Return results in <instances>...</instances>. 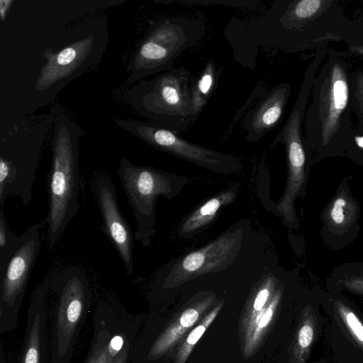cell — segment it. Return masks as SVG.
<instances>
[{"mask_svg":"<svg viewBox=\"0 0 363 363\" xmlns=\"http://www.w3.org/2000/svg\"><path fill=\"white\" fill-rule=\"evenodd\" d=\"M258 45L285 53L325 49L330 42L363 45V20L351 19L339 0H279L259 19L242 23Z\"/></svg>","mask_w":363,"mask_h":363,"instance_id":"obj_1","label":"cell"},{"mask_svg":"<svg viewBox=\"0 0 363 363\" xmlns=\"http://www.w3.org/2000/svg\"><path fill=\"white\" fill-rule=\"evenodd\" d=\"M311 88L304 128L313 163L345 157L353 128L350 96L351 67L343 52L328 49Z\"/></svg>","mask_w":363,"mask_h":363,"instance_id":"obj_2","label":"cell"},{"mask_svg":"<svg viewBox=\"0 0 363 363\" xmlns=\"http://www.w3.org/2000/svg\"><path fill=\"white\" fill-rule=\"evenodd\" d=\"M52 161L48 177V247L51 250L79 211V140L82 130L62 111L53 113Z\"/></svg>","mask_w":363,"mask_h":363,"instance_id":"obj_3","label":"cell"},{"mask_svg":"<svg viewBox=\"0 0 363 363\" xmlns=\"http://www.w3.org/2000/svg\"><path fill=\"white\" fill-rule=\"evenodd\" d=\"M191 79L187 69L172 67L140 81L128 91V102L150 123L179 134L194 122Z\"/></svg>","mask_w":363,"mask_h":363,"instance_id":"obj_4","label":"cell"},{"mask_svg":"<svg viewBox=\"0 0 363 363\" xmlns=\"http://www.w3.org/2000/svg\"><path fill=\"white\" fill-rule=\"evenodd\" d=\"M203 32L201 21L186 17L166 18L150 23L128 65V82L141 81L172 68L175 59L196 45Z\"/></svg>","mask_w":363,"mask_h":363,"instance_id":"obj_5","label":"cell"},{"mask_svg":"<svg viewBox=\"0 0 363 363\" xmlns=\"http://www.w3.org/2000/svg\"><path fill=\"white\" fill-rule=\"evenodd\" d=\"M118 174L135 220L134 238L147 247L156 233L157 199L174 198L186 179L152 167L135 165L126 157L121 159Z\"/></svg>","mask_w":363,"mask_h":363,"instance_id":"obj_6","label":"cell"},{"mask_svg":"<svg viewBox=\"0 0 363 363\" xmlns=\"http://www.w3.org/2000/svg\"><path fill=\"white\" fill-rule=\"evenodd\" d=\"M9 133L0 145V207L8 197L28 205L35 180L42 138L34 133Z\"/></svg>","mask_w":363,"mask_h":363,"instance_id":"obj_7","label":"cell"},{"mask_svg":"<svg viewBox=\"0 0 363 363\" xmlns=\"http://www.w3.org/2000/svg\"><path fill=\"white\" fill-rule=\"evenodd\" d=\"M117 125L151 146L202 167L227 174L240 167L235 157L189 142L178 134L149 122L115 119Z\"/></svg>","mask_w":363,"mask_h":363,"instance_id":"obj_8","label":"cell"},{"mask_svg":"<svg viewBox=\"0 0 363 363\" xmlns=\"http://www.w3.org/2000/svg\"><path fill=\"white\" fill-rule=\"evenodd\" d=\"M59 298L57 317V352L67 351L79 322L90 303L89 284L85 273L77 267L60 270L52 279Z\"/></svg>","mask_w":363,"mask_h":363,"instance_id":"obj_9","label":"cell"},{"mask_svg":"<svg viewBox=\"0 0 363 363\" xmlns=\"http://www.w3.org/2000/svg\"><path fill=\"white\" fill-rule=\"evenodd\" d=\"M103 53V45H96L94 34L75 40L59 51L47 50L46 62L41 68L36 84L37 91H49L61 87L82 72L98 63Z\"/></svg>","mask_w":363,"mask_h":363,"instance_id":"obj_10","label":"cell"},{"mask_svg":"<svg viewBox=\"0 0 363 363\" xmlns=\"http://www.w3.org/2000/svg\"><path fill=\"white\" fill-rule=\"evenodd\" d=\"M40 224L32 225L19 235L17 247L11 257L1 281V310L19 307L26 285L40 252Z\"/></svg>","mask_w":363,"mask_h":363,"instance_id":"obj_11","label":"cell"},{"mask_svg":"<svg viewBox=\"0 0 363 363\" xmlns=\"http://www.w3.org/2000/svg\"><path fill=\"white\" fill-rule=\"evenodd\" d=\"M94 191L103 223L101 230L111 241L121 258L126 274L133 272L134 235L123 217L117 200V190L109 177L99 176L94 184Z\"/></svg>","mask_w":363,"mask_h":363,"instance_id":"obj_12","label":"cell"},{"mask_svg":"<svg viewBox=\"0 0 363 363\" xmlns=\"http://www.w3.org/2000/svg\"><path fill=\"white\" fill-rule=\"evenodd\" d=\"M242 237L241 230H230L205 247L187 254L171 269L167 280L184 281L225 268L241 248Z\"/></svg>","mask_w":363,"mask_h":363,"instance_id":"obj_13","label":"cell"},{"mask_svg":"<svg viewBox=\"0 0 363 363\" xmlns=\"http://www.w3.org/2000/svg\"><path fill=\"white\" fill-rule=\"evenodd\" d=\"M291 93V85L282 82L273 86L258 99L246 113L242 129L246 140L254 143L276 127L282 118Z\"/></svg>","mask_w":363,"mask_h":363,"instance_id":"obj_14","label":"cell"},{"mask_svg":"<svg viewBox=\"0 0 363 363\" xmlns=\"http://www.w3.org/2000/svg\"><path fill=\"white\" fill-rule=\"evenodd\" d=\"M359 216V206L345 179V184L340 186V189L324 211L323 228L330 235L351 236L352 229L358 231L357 225Z\"/></svg>","mask_w":363,"mask_h":363,"instance_id":"obj_15","label":"cell"},{"mask_svg":"<svg viewBox=\"0 0 363 363\" xmlns=\"http://www.w3.org/2000/svg\"><path fill=\"white\" fill-rule=\"evenodd\" d=\"M346 337L363 352V318L341 293L329 291L319 294Z\"/></svg>","mask_w":363,"mask_h":363,"instance_id":"obj_16","label":"cell"},{"mask_svg":"<svg viewBox=\"0 0 363 363\" xmlns=\"http://www.w3.org/2000/svg\"><path fill=\"white\" fill-rule=\"evenodd\" d=\"M237 192L238 186H234L203 203L186 218L179 229V235L193 234L211 223L221 207L234 201Z\"/></svg>","mask_w":363,"mask_h":363,"instance_id":"obj_17","label":"cell"},{"mask_svg":"<svg viewBox=\"0 0 363 363\" xmlns=\"http://www.w3.org/2000/svg\"><path fill=\"white\" fill-rule=\"evenodd\" d=\"M48 282L38 288L34 293L30 307V318L27 339L21 363H39L40 337L41 329V315L45 298Z\"/></svg>","mask_w":363,"mask_h":363,"instance_id":"obj_18","label":"cell"},{"mask_svg":"<svg viewBox=\"0 0 363 363\" xmlns=\"http://www.w3.org/2000/svg\"><path fill=\"white\" fill-rule=\"evenodd\" d=\"M219 72L213 60H209L196 78L192 77L190 94L194 121L197 120L213 93L218 79Z\"/></svg>","mask_w":363,"mask_h":363,"instance_id":"obj_19","label":"cell"},{"mask_svg":"<svg viewBox=\"0 0 363 363\" xmlns=\"http://www.w3.org/2000/svg\"><path fill=\"white\" fill-rule=\"evenodd\" d=\"M318 313L311 306L303 311L301 325L296 336V356L301 363H305L318 336Z\"/></svg>","mask_w":363,"mask_h":363,"instance_id":"obj_20","label":"cell"},{"mask_svg":"<svg viewBox=\"0 0 363 363\" xmlns=\"http://www.w3.org/2000/svg\"><path fill=\"white\" fill-rule=\"evenodd\" d=\"M19 236L13 234L8 227L4 208H0V280L8 262L13 254Z\"/></svg>","mask_w":363,"mask_h":363,"instance_id":"obj_21","label":"cell"},{"mask_svg":"<svg viewBox=\"0 0 363 363\" xmlns=\"http://www.w3.org/2000/svg\"><path fill=\"white\" fill-rule=\"evenodd\" d=\"M327 283L330 291L340 293L345 291L363 300V277L333 272Z\"/></svg>","mask_w":363,"mask_h":363,"instance_id":"obj_22","label":"cell"},{"mask_svg":"<svg viewBox=\"0 0 363 363\" xmlns=\"http://www.w3.org/2000/svg\"><path fill=\"white\" fill-rule=\"evenodd\" d=\"M350 96L352 112L356 116L357 125L363 126V70L362 69L352 72Z\"/></svg>","mask_w":363,"mask_h":363,"instance_id":"obj_23","label":"cell"},{"mask_svg":"<svg viewBox=\"0 0 363 363\" xmlns=\"http://www.w3.org/2000/svg\"><path fill=\"white\" fill-rule=\"evenodd\" d=\"M345 152L350 160L363 166V126L353 127Z\"/></svg>","mask_w":363,"mask_h":363,"instance_id":"obj_24","label":"cell"},{"mask_svg":"<svg viewBox=\"0 0 363 363\" xmlns=\"http://www.w3.org/2000/svg\"><path fill=\"white\" fill-rule=\"evenodd\" d=\"M110 339L106 330L99 333L87 363H113L116 357H113L108 351Z\"/></svg>","mask_w":363,"mask_h":363,"instance_id":"obj_25","label":"cell"},{"mask_svg":"<svg viewBox=\"0 0 363 363\" xmlns=\"http://www.w3.org/2000/svg\"><path fill=\"white\" fill-rule=\"evenodd\" d=\"M198 318V311L194 308H189L182 313L179 319V322L182 326L184 328H190L196 323Z\"/></svg>","mask_w":363,"mask_h":363,"instance_id":"obj_26","label":"cell"},{"mask_svg":"<svg viewBox=\"0 0 363 363\" xmlns=\"http://www.w3.org/2000/svg\"><path fill=\"white\" fill-rule=\"evenodd\" d=\"M182 3L186 4H229L232 6H247V4L252 5L254 2H256L255 1H208L206 2V1H182Z\"/></svg>","mask_w":363,"mask_h":363,"instance_id":"obj_27","label":"cell"},{"mask_svg":"<svg viewBox=\"0 0 363 363\" xmlns=\"http://www.w3.org/2000/svg\"><path fill=\"white\" fill-rule=\"evenodd\" d=\"M124 340L120 335H115L110 339L108 343V351L110 354L116 357L123 347Z\"/></svg>","mask_w":363,"mask_h":363,"instance_id":"obj_28","label":"cell"},{"mask_svg":"<svg viewBox=\"0 0 363 363\" xmlns=\"http://www.w3.org/2000/svg\"><path fill=\"white\" fill-rule=\"evenodd\" d=\"M205 330L206 327L203 325H200L197 326L189 335L186 339V342L191 345L196 344L198 342V340L201 338Z\"/></svg>","mask_w":363,"mask_h":363,"instance_id":"obj_29","label":"cell"},{"mask_svg":"<svg viewBox=\"0 0 363 363\" xmlns=\"http://www.w3.org/2000/svg\"><path fill=\"white\" fill-rule=\"evenodd\" d=\"M347 55L363 59V45L347 46Z\"/></svg>","mask_w":363,"mask_h":363,"instance_id":"obj_30","label":"cell"},{"mask_svg":"<svg viewBox=\"0 0 363 363\" xmlns=\"http://www.w3.org/2000/svg\"><path fill=\"white\" fill-rule=\"evenodd\" d=\"M273 315V310L272 307H269L262 318H260L259 321L258 322V327L259 328H264L267 325L269 322L270 321L272 316Z\"/></svg>","mask_w":363,"mask_h":363,"instance_id":"obj_31","label":"cell"},{"mask_svg":"<svg viewBox=\"0 0 363 363\" xmlns=\"http://www.w3.org/2000/svg\"><path fill=\"white\" fill-rule=\"evenodd\" d=\"M13 1L10 0H1L0 1V16L2 21L4 20L6 16V13L10 9Z\"/></svg>","mask_w":363,"mask_h":363,"instance_id":"obj_32","label":"cell"},{"mask_svg":"<svg viewBox=\"0 0 363 363\" xmlns=\"http://www.w3.org/2000/svg\"><path fill=\"white\" fill-rule=\"evenodd\" d=\"M128 353V344L123 346L121 351L116 356L113 363H125Z\"/></svg>","mask_w":363,"mask_h":363,"instance_id":"obj_33","label":"cell"}]
</instances>
